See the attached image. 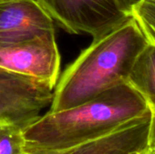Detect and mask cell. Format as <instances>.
Instances as JSON below:
<instances>
[{
    "label": "cell",
    "mask_w": 155,
    "mask_h": 154,
    "mask_svg": "<svg viewBox=\"0 0 155 154\" xmlns=\"http://www.w3.org/2000/svg\"><path fill=\"white\" fill-rule=\"evenodd\" d=\"M150 111L143 95L124 83L77 106L42 114L24 130L25 151L71 148L103 137Z\"/></svg>",
    "instance_id": "1"
},
{
    "label": "cell",
    "mask_w": 155,
    "mask_h": 154,
    "mask_svg": "<svg viewBox=\"0 0 155 154\" xmlns=\"http://www.w3.org/2000/svg\"><path fill=\"white\" fill-rule=\"evenodd\" d=\"M148 43L133 16L93 40L59 77L49 111L77 106L127 83L137 55Z\"/></svg>",
    "instance_id": "2"
},
{
    "label": "cell",
    "mask_w": 155,
    "mask_h": 154,
    "mask_svg": "<svg viewBox=\"0 0 155 154\" xmlns=\"http://www.w3.org/2000/svg\"><path fill=\"white\" fill-rule=\"evenodd\" d=\"M54 22L70 34H88L94 40L112 32L132 16L115 0H37Z\"/></svg>",
    "instance_id": "3"
},
{
    "label": "cell",
    "mask_w": 155,
    "mask_h": 154,
    "mask_svg": "<svg viewBox=\"0 0 155 154\" xmlns=\"http://www.w3.org/2000/svg\"><path fill=\"white\" fill-rule=\"evenodd\" d=\"M61 55L54 31L31 38L0 44V69L56 85Z\"/></svg>",
    "instance_id": "4"
},
{
    "label": "cell",
    "mask_w": 155,
    "mask_h": 154,
    "mask_svg": "<svg viewBox=\"0 0 155 154\" xmlns=\"http://www.w3.org/2000/svg\"><path fill=\"white\" fill-rule=\"evenodd\" d=\"M54 90L48 83L0 69V122L26 129L50 107Z\"/></svg>",
    "instance_id": "5"
},
{
    "label": "cell",
    "mask_w": 155,
    "mask_h": 154,
    "mask_svg": "<svg viewBox=\"0 0 155 154\" xmlns=\"http://www.w3.org/2000/svg\"><path fill=\"white\" fill-rule=\"evenodd\" d=\"M153 111L95 140L60 150H38L26 154H137L150 148Z\"/></svg>",
    "instance_id": "6"
},
{
    "label": "cell",
    "mask_w": 155,
    "mask_h": 154,
    "mask_svg": "<svg viewBox=\"0 0 155 154\" xmlns=\"http://www.w3.org/2000/svg\"><path fill=\"white\" fill-rule=\"evenodd\" d=\"M54 30V20L37 0H0V44Z\"/></svg>",
    "instance_id": "7"
},
{
    "label": "cell",
    "mask_w": 155,
    "mask_h": 154,
    "mask_svg": "<svg viewBox=\"0 0 155 154\" xmlns=\"http://www.w3.org/2000/svg\"><path fill=\"white\" fill-rule=\"evenodd\" d=\"M127 83L146 100L155 111V44L148 43L137 55Z\"/></svg>",
    "instance_id": "8"
},
{
    "label": "cell",
    "mask_w": 155,
    "mask_h": 154,
    "mask_svg": "<svg viewBox=\"0 0 155 154\" xmlns=\"http://www.w3.org/2000/svg\"><path fill=\"white\" fill-rule=\"evenodd\" d=\"M25 153L24 129L10 123L0 122V154Z\"/></svg>",
    "instance_id": "9"
},
{
    "label": "cell",
    "mask_w": 155,
    "mask_h": 154,
    "mask_svg": "<svg viewBox=\"0 0 155 154\" xmlns=\"http://www.w3.org/2000/svg\"><path fill=\"white\" fill-rule=\"evenodd\" d=\"M132 16L150 44H155V0H143L133 10Z\"/></svg>",
    "instance_id": "10"
},
{
    "label": "cell",
    "mask_w": 155,
    "mask_h": 154,
    "mask_svg": "<svg viewBox=\"0 0 155 154\" xmlns=\"http://www.w3.org/2000/svg\"><path fill=\"white\" fill-rule=\"evenodd\" d=\"M143 0H115L119 8L126 15L132 16L134 8Z\"/></svg>",
    "instance_id": "11"
},
{
    "label": "cell",
    "mask_w": 155,
    "mask_h": 154,
    "mask_svg": "<svg viewBox=\"0 0 155 154\" xmlns=\"http://www.w3.org/2000/svg\"><path fill=\"white\" fill-rule=\"evenodd\" d=\"M150 148L155 149V111H153L151 132H150Z\"/></svg>",
    "instance_id": "12"
},
{
    "label": "cell",
    "mask_w": 155,
    "mask_h": 154,
    "mask_svg": "<svg viewBox=\"0 0 155 154\" xmlns=\"http://www.w3.org/2000/svg\"><path fill=\"white\" fill-rule=\"evenodd\" d=\"M143 154H155V150L149 148L148 150H146Z\"/></svg>",
    "instance_id": "13"
},
{
    "label": "cell",
    "mask_w": 155,
    "mask_h": 154,
    "mask_svg": "<svg viewBox=\"0 0 155 154\" xmlns=\"http://www.w3.org/2000/svg\"><path fill=\"white\" fill-rule=\"evenodd\" d=\"M143 152H141V153H137V154H143Z\"/></svg>",
    "instance_id": "14"
},
{
    "label": "cell",
    "mask_w": 155,
    "mask_h": 154,
    "mask_svg": "<svg viewBox=\"0 0 155 154\" xmlns=\"http://www.w3.org/2000/svg\"><path fill=\"white\" fill-rule=\"evenodd\" d=\"M153 150H155V149H153Z\"/></svg>",
    "instance_id": "15"
},
{
    "label": "cell",
    "mask_w": 155,
    "mask_h": 154,
    "mask_svg": "<svg viewBox=\"0 0 155 154\" xmlns=\"http://www.w3.org/2000/svg\"><path fill=\"white\" fill-rule=\"evenodd\" d=\"M25 154H26V153H25Z\"/></svg>",
    "instance_id": "16"
}]
</instances>
